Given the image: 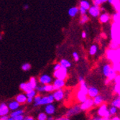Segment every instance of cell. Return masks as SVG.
<instances>
[{
	"mask_svg": "<svg viewBox=\"0 0 120 120\" xmlns=\"http://www.w3.org/2000/svg\"><path fill=\"white\" fill-rule=\"evenodd\" d=\"M102 73L106 78H109V79H112L114 78L115 73L112 68L111 65L109 63H105L102 67Z\"/></svg>",
	"mask_w": 120,
	"mask_h": 120,
	"instance_id": "obj_1",
	"label": "cell"
},
{
	"mask_svg": "<svg viewBox=\"0 0 120 120\" xmlns=\"http://www.w3.org/2000/svg\"><path fill=\"white\" fill-rule=\"evenodd\" d=\"M98 115L100 116L102 119H110L109 112L108 106L106 104H101L99 110H98Z\"/></svg>",
	"mask_w": 120,
	"mask_h": 120,
	"instance_id": "obj_2",
	"label": "cell"
},
{
	"mask_svg": "<svg viewBox=\"0 0 120 120\" xmlns=\"http://www.w3.org/2000/svg\"><path fill=\"white\" fill-rule=\"evenodd\" d=\"M53 75H54V77H56V79L65 80L67 78V75H68L67 68L63 66H60L59 69L55 71Z\"/></svg>",
	"mask_w": 120,
	"mask_h": 120,
	"instance_id": "obj_3",
	"label": "cell"
},
{
	"mask_svg": "<svg viewBox=\"0 0 120 120\" xmlns=\"http://www.w3.org/2000/svg\"><path fill=\"white\" fill-rule=\"evenodd\" d=\"M88 10H89V15L91 17H98L100 15L101 12L100 7L99 6H97V5L91 6Z\"/></svg>",
	"mask_w": 120,
	"mask_h": 120,
	"instance_id": "obj_4",
	"label": "cell"
},
{
	"mask_svg": "<svg viewBox=\"0 0 120 120\" xmlns=\"http://www.w3.org/2000/svg\"><path fill=\"white\" fill-rule=\"evenodd\" d=\"M54 99L53 95H49L48 96H45L43 98H41L40 100L35 103V106H39V105H44V104H52L53 102Z\"/></svg>",
	"mask_w": 120,
	"mask_h": 120,
	"instance_id": "obj_5",
	"label": "cell"
},
{
	"mask_svg": "<svg viewBox=\"0 0 120 120\" xmlns=\"http://www.w3.org/2000/svg\"><path fill=\"white\" fill-rule=\"evenodd\" d=\"M94 105V101H93V99H86L83 102H82L81 105L80 106V108L81 110H88L89 109H90L91 106H93Z\"/></svg>",
	"mask_w": 120,
	"mask_h": 120,
	"instance_id": "obj_6",
	"label": "cell"
},
{
	"mask_svg": "<svg viewBox=\"0 0 120 120\" xmlns=\"http://www.w3.org/2000/svg\"><path fill=\"white\" fill-rule=\"evenodd\" d=\"M99 94V90L95 86H91L88 88V94L90 98H94Z\"/></svg>",
	"mask_w": 120,
	"mask_h": 120,
	"instance_id": "obj_7",
	"label": "cell"
},
{
	"mask_svg": "<svg viewBox=\"0 0 120 120\" xmlns=\"http://www.w3.org/2000/svg\"><path fill=\"white\" fill-rule=\"evenodd\" d=\"M65 80L63 79H56V80L54 81L53 83V87H54V90H58L60 89L65 86Z\"/></svg>",
	"mask_w": 120,
	"mask_h": 120,
	"instance_id": "obj_8",
	"label": "cell"
},
{
	"mask_svg": "<svg viewBox=\"0 0 120 120\" xmlns=\"http://www.w3.org/2000/svg\"><path fill=\"white\" fill-rule=\"evenodd\" d=\"M53 97H54V99H56V101H60L63 99L64 97V92L63 91L60 89L56 90V91L53 94Z\"/></svg>",
	"mask_w": 120,
	"mask_h": 120,
	"instance_id": "obj_9",
	"label": "cell"
},
{
	"mask_svg": "<svg viewBox=\"0 0 120 120\" xmlns=\"http://www.w3.org/2000/svg\"><path fill=\"white\" fill-rule=\"evenodd\" d=\"M81 111V109L80 106H74L73 108H72L71 109H70V110L67 112L66 116L69 117V116H73V115H75V114H79Z\"/></svg>",
	"mask_w": 120,
	"mask_h": 120,
	"instance_id": "obj_10",
	"label": "cell"
},
{
	"mask_svg": "<svg viewBox=\"0 0 120 120\" xmlns=\"http://www.w3.org/2000/svg\"><path fill=\"white\" fill-rule=\"evenodd\" d=\"M9 112V109L4 103H2L0 105V116L7 115Z\"/></svg>",
	"mask_w": 120,
	"mask_h": 120,
	"instance_id": "obj_11",
	"label": "cell"
},
{
	"mask_svg": "<svg viewBox=\"0 0 120 120\" xmlns=\"http://www.w3.org/2000/svg\"><path fill=\"white\" fill-rule=\"evenodd\" d=\"M99 17V21L100 22L103 23V24H106L107 22H109V21L110 20L111 17L109 16V15H108L107 13H103V14H100Z\"/></svg>",
	"mask_w": 120,
	"mask_h": 120,
	"instance_id": "obj_12",
	"label": "cell"
},
{
	"mask_svg": "<svg viewBox=\"0 0 120 120\" xmlns=\"http://www.w3.org/2000/svg\"><path fill=\"white\" fill-rule=\"evenodd\" d=\"M93 101H94V105H95V106H100L101 104H103L104 99H103V97L101 95L98 94L97 96L94 97Z\"/></svg>",
	"mask_w": 120,
	"mask_h": 120,
	"instance_id": "obj_13",
	"label": "cell"
},
{
	"mask_svg": "<svg viewBox=\"0 0 120 120\" xmlns=\"http://www.w3.org/2000/svg\"><path fill=\"white\" fill-rule=\"evenodd\" d=\"M51 81H52L51 78L48 75H43L40 78V82L42 84H44V85L50 83L51 82Z\"/></svg>",
	"mask_w": 120,
	"mask_h": 120,
	"instance_id": "obj_14",
	"label": "cell"
},
{
	"mask_svg": "<svg viewBox=\"0 0 120 120\" xmlns=\"http://www.w3.org/2000/svg\"><path fill=\"white\" fill-rule=\"evenodd\" d=\"M19 88L22 91H24L25 92H26V93L29 92L30 91H31L32 89V88L31 87V86L30 85L29 82L28 83H21L20 86H19Z\"/></svg>",
	"mask_w": 120,
	"mask_h": 120,
	"instance_id": "obj_15",
	"label": "cell"
},
{
	"mask_svg": "<svg viewBox=\"0 0 120 120\" xmlns=\"http://www.w3.org/2000/svg\"><path fill=\"white\" fill-rule=\"evenodd\" d=\"M108 109H109V112L110 116L116 115L119 112V108L115 106H112V105H111L109 107Z\"/></svg>",
	"mask_w": 120,
	"mask_h": 120,
	"instance_id": "obj_16",
	"label": "cell"
},
{
	"mask_svg": "<svg viewBox=\"0 0 120 120\" xmlns=\"http://www.w3.org/2000/svg\"><path fill=\"white\" fill-rule=\"evenodd\" d=\"M27 96H25V94H19L18 96H17L16 101L17 102H19V104H24L27 101Z\"/></svg>",
	"mask_w": 120,
	"mask_h": 120,
	"instance_id": "obj_17",
	"label": "cell"
},
{
	"mask_svg": "<svg viewBox=\"0 0 120 120\" xmlns=\"http://www.w3.org/2000/svg\"><path fill=\"white\" fill-rule=\"evenodd\" d=\"M77 99L79 101H81L82 103L87 99V94H84L83 92H82L79 90L77 94Z\"/></svg>",
	"mask_w": 120,
	"mask_h": 120,
	"instance_id": "obj_18",
	"label": "cell"
},
{
	"mask_svg": "<svg viewBox=\"0 0 120 120\" xmlns=\"http://www.w3.org/2000/svg\"><path fill=\"white\" fill-rule=\"evenodd\" d=\"M55 106H54L53 105L50 104H48L46 107H45V112L48 114H54V112H55Z\"/></svg>",
	"mask_w": 120,
	"mask_h": 120,
	"instance_id": "obj_19",
	"label": "cell"
},
{
	"mask_svg": "<svg viewBox=\"0 0 120 120\" xmlns=\"http://www.w3.org/2000/svg\"><path fill=\"white\" fill-rule=\"evenodd\" d=\"M78 12H79V9L76 7H71L69 10H68V15L73 17H75L76 15L78 14Z\"/></svg>",
	"mask_w": 120,
	"mask_h": 120,
	"instance_id": "obj_20",
	"label": "cell"
},
{
	"mask_svg": "<svg viewBox=\"0 0 120 120\" xmlns=\"http://www.w3.org/2000/svg\"><path fill=\"white\" fill-rule=\"evenodd\" d=\"M80 91L86 94H88V87L84 81L80 82Z\"/></svg>",
	"mask_w": 120,
	"mask_h": 120,
	"instance_id": "obj_21",
	"label": "cell"
},
{
	"mask_svg": "<svg viewBox=\"0 0 120 120\" xmlns=\"http://www.w3.org/2000/svg\"><path fill=\"white\" fill-rule=\"evenodd\" d=\"M19 103L17 102V101L10 102L9 106H8V107H9V109L10 110H16L19 108Z\"/></svg>",
	"mask_w": 120,
	"mask_h": 120,
	"instance_id": "obj_22",
	"label": "cell"
},
{
	"mask_svg": "<svg viewBox=\"0 0 120 120\" xmlns=\"http://www.w3.org/2000/svg\"><path fill=\"white\" fill-rule=\"evenodd\" d=\"M80 7L86 9V10H88L89 7H91V4L88 1H86V0H81L80 2Z\"/></svg>",
	"mask_w": 120,
	"mask_h": 120,
	"instance_id": "obj_23",
	"label": "cell"
},
{
	"mask_svg": "<svg viewBox=\"0 0 120 120\" xmlns=\"http://www.w3.org/2000/svg\"><path fill=\"white\" fill-rule=\"evenodd\" d=\"M60 64L61 66L65 67V68H69V67L71 66V63L68 60H65V59L61 60L60 62Z\"/></svg>",
	"mask_w": 120,
	"mask_h": 120,
	"instance_id": "obj_24",
	"label": "cell"
},
{
	"mask_svg": "<svg viewBox=\"0 0 120 120\" xmlns=\"http://www.w3.org/2000/svg\"><path fill=\"white\" fill-rule=\"evenodd\" d=\"M43 87V90L44 91H47V92H50V91H55L54 90V87L52 85H50V83H48V84H45L44 86Z\"/></svg>",
	"mask_w": 120,
	"mask_h": 120,
	"instance_id": "obj_25",
	"label": "cell"
},
{
	"mask_svg": "<svg viewBox=\"0 0 120 120\" xmlns=\"http://www.w3.org/2000/svg\"><path fill=\"white\" fill-rule=\"evenodd\" d=\"M98 51V47L96 45H92L89 49V54L91 56H94Z\"/></svg>",
	"mask_w": 120,
	"mask_h": 120,
	"instance_id": "obj_26",
	"label": "cell"
},
{
	"mask_svg": "<svg viewBox=\"0 0 120 120\" xmlns=\"http://www.w3.org/2000/svg\"><path fill=\"white\" fill-rule=\"evenodd\" d=\"M30 85L31 86V87L32 88V89H35L37 87V82H36V79L34 77H31L29 81Z\"/></svg>",
	"mask_w": 120,
	"mask_h": 120,
	"instance_id": "obj_27",
	"label": "cell"
},
{
	"mask_svg": "<svg viewBox=\"0 0 120 120\" xmlns=\"http://www.w3.org/2000/svg\"><path fill=\"white\" fill-rule=\"evenodd\" d=\"M111 105L115 106L118 108H120V97H116L112 101Z\"/></svg>",
	"mask_w": 120,
	"mask_h": 120,
	"instance_id": "obj_28",
	"label": "cell"
},
{
	"mask_svg": "<svg viewBox=\"0 0 120 120\" xmlns=\"http://www.w3.org/2000/svg\"><path fill=\"white\" fill-rule=\"evenodd\" d=\"M89 18L86 15H83L80 19V24H85L86 22H87L89 21Z\"/></svg>",
	"mask_w": 120,
	"mask_h": 120,
	"instance_id": "obj_29",
	"label": "cell"
},
{
	"mask_svg": "<svg viewBox=\"0 0 120 120\" xmlns=\"http://www.w3.org/2000/svg\"><path fill=\"white\" fill-rule=\"evenodd\" d=\"M24 112V111L22 109H19V110H17V111H15L13 112L12 114H11V116L12 117H15V116H17L18 115H20V114H22Z\"/></svg>",
	"mask_w": 120,
	"mask_h": 120,
	"instance_id": "obj_30",
	"label": "cell"
},
{
	"mask_svg": "<svg viewBox=\"0 0 120 120\" xmlns=\"http://www.w3.org/2000/svg\"><path fill=\"white\" fill-rule=\"evenodd\" d=\"M36 95V92L35 91H34V89H32L31 91H30L29 92L27 93V98H34Z\"/></svg>",
	"mask_w": 120,
	"mask_h": 120,
	"instance_id": "obj_31",
	"label": "cell"
},
{
	"mask_svg": "<svg viewBox=\"0 0 120 120\" xmlns=\"http://www.w3.org/2000/svg\"><path fill=\"white\" fill-rule=\"evenodd\" d=\"M9 120H22L24 119V116L22 114H20V115H18L17 116H15V117H9L8 119Z\"/></svg>",
	"mask_w": 120,
	"mask_h": 120,
	"instance_id": "obj_32",
	"label": "cell"
},
{
	"mask_svg": "<svg viewBox=\"0 0 120 120\" xmlns=\"http://www.w3.org/2000/svg\"><path fill=\"white\" fill-rule=\"evenodd\" d=\"M31 68V65L30 63H25L22 66V69L25 71H29L30 69Z\"/></svg>",
	"mask_w": 120,
	"mask_h": 120,
	"instance_id": "obj_33",
	"label": "cell"
},
{
	"mask_svg": "<svg viewBox=\"0 0 120 120\" xmlns=\"http://www.w3.org/2000/svg\"><path fill=\"white\" fill-rule=\"evenodd\" d=\"M47 118H48L47 114H45V113H40V114H39L38 117V119L39 120H45V119H47Z\"/></svg>",
	"mask_w": 120,
	"mask_h": 120,
	"instance_id": "obj_34",
	"label": "cell"
},
{
	"mask_svg": "<svg viewBox=\"0 0 120 120\" xmlns=\"http://www.w3.org/2000/svg\"><path fill=\"white\" fill-rule=\"evenodd\" d=\"M93 1H94V5H97V6H100L104 3L103 0H93Z\"/></svg>",
	"mask_w": 120,
	"mask_h": 120,
	"instance_id": "obj_35",
	"label": "cell"
},
{
	"mask_svg": "<svg viewBox=\"0 0 120 120\" xmlns=\"http://www.w3.org/2000/svg\"><path fill=\"white\" fill-rule=\"evenodd\" d=\"M107 2L111 4H117L119 2V0H107Z\"/></svg>",
	"mask_w": 120,
	"mask_h": 120,
	"instance_id": "obj_36",
	"label": "cell"
},
{
	"mask_svg": "<svg viewBox=\"0 0 120 120\" xmlns=\"http://www.w3.org/2000/svg\"><path fill=\"white\" fill-rule=\"evenodd\" d=\"M73 58L75 61H78L79 60V54L76 52H73Z\"/></svg>",
	"mask_w": 120,
	"mask_h": 120,
	"instance_id": "obj_37",
	"label": "cell"
},
{
	"mask_svg": "<svg viewBox=\"0 0 120 120\" xmlns=\"http://www.w3.org/2000/svg\"><path fill=\"white\" fill-rule=\"evenodd\" d=\"M79 12L81 14V15H86V12H87V10H86V9H84V8L81 7H80V8H79Z\"/></svg>",
	"mask_w": 120,
	"mask_h": 120,
	"instance_id": "obj_38",
	"label": "cell"
},
{
	"mask_svg": "<svg viewBox=\"0 0 120 120\" xmlns=\"http://www.w3.org/2000/svg\"><path fill=\"white\" fill-rule=\"evenodd\" d=\"M40 99H41V96H39V95H38V96H35V99H34V100H35V103L38 102V101L40 100Z\"/></svg>",
	"mask_w": 120,
	"mask_h": 120,
	"instance_id": "obj_39",
	"label": "cell"
},
{
	"mask_svg": "<svg viewBox=\"0 0 120 120\" xmlns=\"http://www.w3.org/2000/svg\"><path fill=\"white\" fill-rule=\"evenodd\" d=\"M8 119H9L8 115H4V116H0V120H7Z\"/></svg>",
	"mask_w": 120,
	"mask_h": 120,
	"instance_id": "obj_40",
	"label": "cell"
},
{
	"mask_svg": "<svg viewBox=\"0 0 120 120\" xmlns=\"http://www.w3.org/2000/svg\"><path fill=\"white\" fill-rule=\"evenodd\" d=\"M61 66V65H60V63H58V64H56V65H55V66H54V70H58V69H59L60 68V67Z\"/></svg>",
	"mask_w": 120,
	"mask_h": 120,
	"instance_id": "obj_41",
	"label": "cell"
},
{
	"mask_svg": "<svg viewBox=\"0 0 120 120\" xmlns=\"http://www.w3.org/2000/svg\"><path fill=\"white\" fill-rule=\"evenodd\" d=\"M36 89L38 91H44V90H43V87L42 86H39V87H36Z\"/></svg>",
	"mask_w": 120,
	"mask_h": 120,
	"instance_id": "obj_42",
	"label": "cell"
},
{
	"mask_svg": "<svg viewBox=\"0 0 120 120\" xmlns=\"http://www.w3.org/2000/svg\"><path fill=\"white\" fill-rule=\"evenodd\" d=\"M24 119H25V120H33L34 118L33 117H31V116H27V117H25Z\"/></svg>",
	"mask_w": 120,
	"mask_h": 120,
	"instance_id": "obj_43",
	"label": "cell"
},
{
	"mask_svg": "<svg viewBox=\"0 0 120 120\" xmlns=\"http://www.w3.org/2000/svg\"><path fill=\"white\" fill-rule=\"evenodd\" d=\"M32 99H33V98H27V101L28 103H31L32 101Z\"/></svg>",
	"mask_w": 120,
	"mask_h": 120,
	"instance_id": "obj_44",
	"label": "cell"
},
{
	"mask_svg": "<svg viewBox=\"0 0 120 120\" xmlns=\"http://www.w3.org/2000/svg\"><path fill=\"white\" fill-rule=\"evenodd\" d=\"M81 36H82V38H86V33L85 32H82Z\"/></svg>",
	"mask_w": 120,
	"mask_h": 120,
	"instance_id": "obj_45",
	"label": "cell"
},
{
	"mask_svg": "<svg viewBox=\"0 0 120 120\" xmlns=\"http://www.w3.org/2000/svg\"><path fill=\"white\" fill-rule=\"evenodd\" d=\"M112 119H114V120H119L120 119V117H117V116H114V117H113V118H112Z\"/></svg>",
	"mask_w": 120,
	"mask_h": 120,
	"instance_id": "obj_46",
	"label": "cell"
},
{
	"mask_svg": "<svg viewBox=\"0 0 120 120\" xmlns=\"http://www.w3.org/2000/svg\"><path fill=\"white\" fill-rule=\"evenodd\" d=\"M79 81H80V82L82 81H84V80H83V78L82 77V76H79Z\"/></svg>",
	"mask_w": 120,
	"mask_h": 120,
	"instance_id": "obj_47",
	"label": "cell"
},
{
	"mask_svg": "<svg viewBox=\"0 0 120 120\" xmlns=\"http://www.w3.org/2000/svg\"><path fill=\"white\" fill-rule=\"evenodd\" d=\"M28 7H28V5H27V4H26V5H25L24 9H28Z\"/></svg>",
	"mask_w": 120,
	"mask_h": 120,
	"instance_id": "obj_48",
	"label": "cell"
},
{
	"mask_svg": "<svg viewBox=\"0 0 120 120\" xmlns=\"http://www.w3.org/2000/svg\"><path fill=\"white\" fill-rule=\"evenodd\" d=\"M48 119H50V120H51V119H53V118L52 117H49V118H47Z\"/></svg>",
	"mask_w": 120,
	"mask_h": 120,
	"instance_id": "obj_49",
	"label": "cell"
},
{
	"mask_svg": "<svg viewBox=\"0 0 120 120\" xmlns=\"http://www.w3.org/2000/svg\"><path fill=\"white\" fill-rule=\"evenodd\" d=\"M2 35L0 34V40H2Z\"/></svg>",
	"mask_w": 120,
	"mask_h": 120,
	"instance_id": "obj_50",
	"label": "cell"
}]
</instances>
